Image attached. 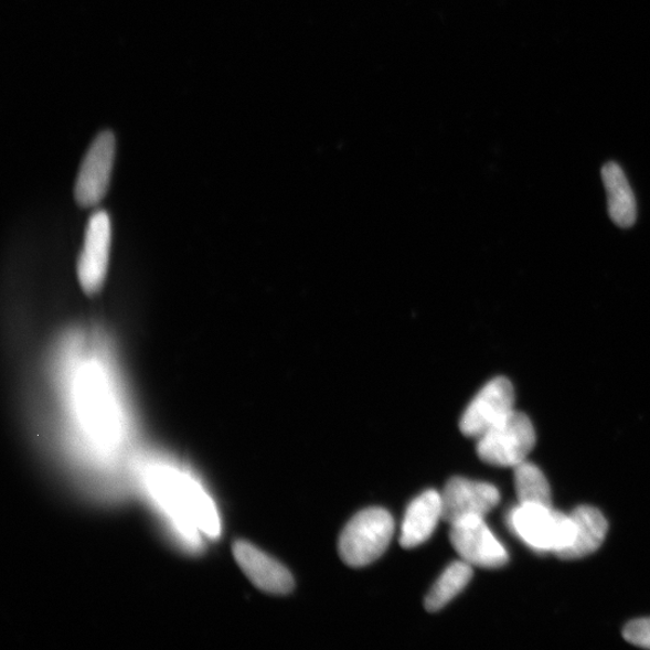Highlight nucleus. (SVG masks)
<instances>
[{
    "instance_id": "1",
    "label": "nucleus",
    "mask_w": 650,
    "mask_h": 650,
    "mask_svg": "<svg viewBox=\"0 0 650 650\" xmlns=\"http://www.w3.org/2000/svg\"><path fill=\"white\" fill-rule=\"evenodd\" d=\"M153 493L182 526H196L212 536L219 533V519L211 500L201 487L188 477L168 469H157L150 476Z\"/></svg>"
},
{
    "instance_id": "2",
    "label": "nucleus",
    "mask_w": 650,
    "mask_h": 650,
    "mask_svg": "<svg viewBox=\"0 0 650 650\" xmlns=\"http://www.w3.org/2000/svg\"><path fill=\"white\" fill-rule=\"evenodd\" d=\"M393 534L394 521L388 511L374 508L355 514L339 540L342 562L354 568L373 564L387 551Z\"/></svg>"
},
{
    "instance_id": "3",
    "label": "nucleus",
    "mask_w": 650,
    "mask_h": 650,
    "mask_svg": "<svg viewBox=\"0 0 650 650\" xmlns=\"http://www.w3.org/2000/svg\"><path fill=\"white\" fill-rule=\"evenodd\" d=\"M509 524L516 536L539 553L558 555L572 545L575 536L572 515L552 507L520 503L511 511Z\"/></svg>"
},
{
    "instance_id": "4",
    "label": "nucleus",
    "mask_w": 650,
    "mask_h": 650,
    "mask_svg": "<svg viewBox=\"0 0 650 650\" xmlns=\"http://www.w3.org/2000/svg\"><path fill=\"white\" fill-rule=\"evenodd\" d=\"M536 444L532 420L522 413H512L477 439V455L489 466L515 468L526 460Z\"/></svg>"
},
{
    "instance_id": "5",
    "label": "nucleus",
    "mask_w": 650,
    "mask_h": 650,
    "mask_svg": "<svg viewBox=\"0 0 650 650\" xmlns=\"http://www.w3.org/2000/svg\"><path fill=\"white\" fill-rule=\"evenodd\" d=\"M113 228L108 212H95L88 221L85 244L77 262V276L85 294H99L108 274Z\"/></svg>"
},
{
    "instance_id": "6",
    "label": "nucleus",
    "mask_w": 650,
    "mask_h": 650,
    "mask_svg": "<svg viewBox=\"0 0 650 650\" xmlns=\"http://www.w3.org/2000/svg\"><path fill=\"white\" fill-rule=\"evenodd\" d=\"M116 140L110 130H104L92 142L75 183L76 203L92 207L102 202L109 190L115 162Z\"/></svg>"
},
{
    "instance_id": "7",
    "label": "nucleus",
    "mask_w": 650,
    "mask_h": 650,
    "mask_svg": "<svg viewBox=\"0 0 650 650\" xmlns=\"http://www.w3.org/2000/svg\"><path fill=\"white\" fill-rule=\"evenodd\" d=\"M449 540L461 561L471 566L500 568L509 563L507 548L479 516L450 525Z\"/></svg>"
},
{
    "instance_id": "8",
    "label": "nucleus",
    "mask_w": 650,
    "mask_h": 650,
    "mask_svg": "<svg viewBox=\"0 0 650 650\" xmlns=\"http://www.w3.org/2000/svg\"><path fill=\"white\" fill-rule=\"evenodd\" d=\"M514 390L505 377H497L473 397V401L460 419V431L480 439L489 429L507 418L513 411Z\"/></svg>"
},
{
    "instance_id": "9",
    "label": "nucleus",
    "mask_w": 650,
    "mask_h": 650,
    "mask_svg": "<svg viewBox=\"0 0 650 650\" xmlns=\"http://www.w3.org/2000/svg\"><path fill=\"white\" fill-rule=\"evenodd\" d=\"M443 520L450 525L467 519H484L498 507L499 490L489 483L456 477L450 480L441 494Z\"/></svg>"
},
{
    "instance_id": "10",
    "label": "nucleus",
    "mask_w": 650,
    "mask_h": 650,
    "mask_svg": "<svg viewBox=\"0 0 650 650\" xmlns=\"http://www.w3.org/2000/svg\"><path fill=\"white\" fill-rule=\"evenodd\" d=\"M233 552L238 566L258 589L275 595L295 589V578L288 569L251 543L236 541Z\"/></svg>"
},
{
    "instance_id": "11",
    "label": "nucleus",
    "mask_w": 650,
    "mask_h": 650,
    "mask_svg": "<svg viewBox=\"0 0 650 650\" xmlns=\"http://www.w3.org/2000/svg\"><path fill=\"white\" fill-rule=\"evenodd\" d=\"M443 520L441 494L435 490L420 494L409 503L402 525L401 545L415 548L427 542Z\"/></svg>"
},
{
    "instance_id": "12",
    "label": "nucleus",
    "mask_w": 650,
    "mask_h": 650,
    "mask_svg": "<svg viewBox=\"0 0 650 650\" xmlns=\"http://www.w3.org/2000/svg\"><path fill=\"white\" fill-rule=\"evenodd\" d=\"M569 515L575 524V536L572 545L556 556L564 561L585 558L601 547L608 523L604 514L592 507H579Z\"/></svg>"
},
{
    "instance_id": "13",
    "label": "nucleus",
    "mask_w": 650,
    "mask_h": 650,
    "mask_svg": "<svg viewBox=\"0 0 650 650\" xmlns=\"http://www.w3.org/2000/svg\"><path fill=\"white\" fill-rule=\"evenodd\" d=\"M603 181L608 198L609 216L621 228H629L636 220V202L630 183L616 163L603 169Z\"/></svg>"
},
{
    "instance_id": "14",
    "label": "nucleus",
    "mask_w": 650,
    "mask_h": 650,
    "mask_svg": "<svg viewBox=\"0 0 650 650\" xmlns=\"http://www.w3.org/2000/svg\"><path fill=\"white\" fill-rule=\"evenodd\" d=\"M472 576L470 564L463 561L450 564L427 595L426 608L428 611H440L467 588Z\"/></svg>"
},
{
    "instance_id": "15",
    "label": "nucleus",
    "mask_w": 650,
    "mask_h": 650,
    "mask_svg": "<svg viewBox=\"0 0 650 650\" xmlns=\"http://www.w3.org/2000/svg\"><path fill=\"white\" fill-rule=\"evenodd\" d=\"M514 486L520 503L552 507V492L545 473L528 460L514 468Z\"/></svg>"
},
{
    "instance_id": "16",
    "label": "nucleus",
    "mask_w": 650,
    "mask_h": 650,
    "mask_svg": "<svg viewBox=\"0 0 650 650\" xmlns=\"http://www.w3.org/2000/svg\"><path fill=\"white\" fill-rule=\"evenodd\" d=\"M622 635L629 643L650 649V618L630 621Z\"/></svg>"
}]
</instances>
